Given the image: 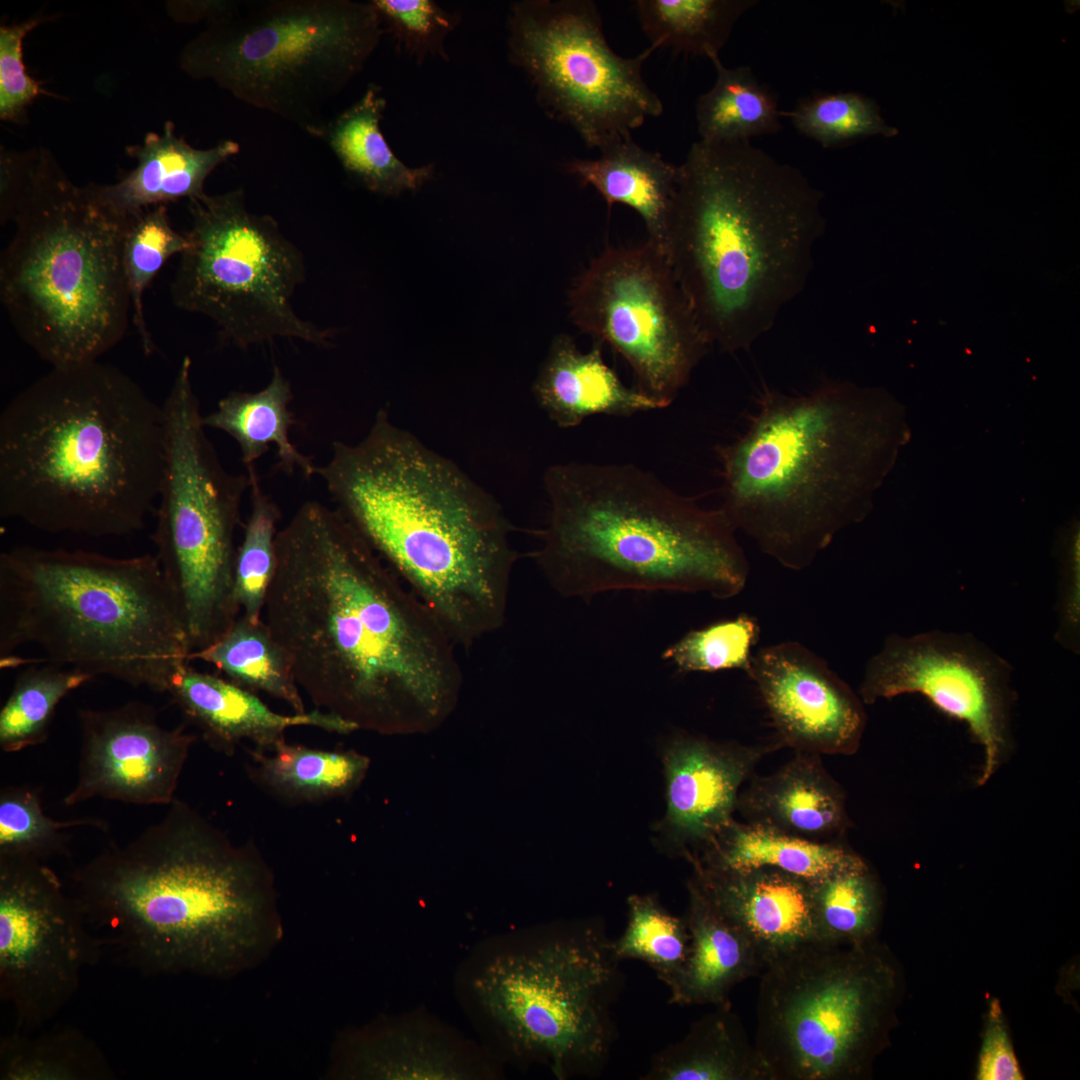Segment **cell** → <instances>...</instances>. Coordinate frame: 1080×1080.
<instances>
[{"instance_id":"cell-1","label":"cell","mask_w":1080,"mask_h":1080,"mask_svg":"<svg viewBox=\"0 0 1080 1080\" xmlns=\"http://www.w3.org/2000/svg\"><path fill=\"white\" fill-rule=\"evenodd\" d=\"M263 620L302 693L356 730L427 733L457 706L458 643L336 508L279 529Z\"/></svg>"},{"instance_id":"cell-2","label":"cell","mask_w":1080,"mask_h":1080,"mask_svg":"<svg viewBox=\"0 0 1080 1080\" xmlns=\"http://www.w3.org/2000/svg\"><path fill=\"white\" fill-rule=\"evenodd\" d=\"M78 868L74 896L104 950L146 976L226 979L263 961L283 927L274 874L189 804Z\"/></svg>"},{"instance_id":"cell-3","label":"cell","mask_w":1080,"mask_h":1080,"mask_svg":"<svg viewBox=\"0 0 1080 1080\" xmlns=\"http://www.w3.org/2000/svg\"><path fill=\"white\" fill-rule=\"evenodd\" d=\"M336 509L459 646L500 629L519 558L495 497L380 409L316 468Z\"/></svg>"},{"instance_id":"cell-4","label":"cell","mask_w":1080,"mask_h":1080,"mask_svg":"<svg viewBox=\"0 0 1080 1080\" xmlns=\"http://www.w3.org/2000/svg\"><path fill=\"white\" fill-rule=\"evenodd\" d=\"M826 228L823 194L751 140L704 142L679 165L667 260L712 347L772 329L807 285Z\"/></svg>"},{"instance_id":"cell-5","label":"cell","mask_w":1080,"mask_h":1080,"mask_svg":"<svg viewBox=\"0 0 1080 1080\" xmlns=\"http://www.w3.org/2000/svg\"><path fill=\"white\" fill-rule=\"evenodd\" d=\"M164 466L162 405L99 360L52 368L0 416V516L44 532L141 530Z\"/></svg>"},{"instance_id":"cell-6","label":"cell","mask_w":1080,"mask_h":1080,"mask_svg":"<svg viewBox=\"0 0 1080 1080\" xmlns=\"http://www.w3.org/2000/svg\"><path fill=\"white\" fill-rule=\"evenodd\" d=\"M904 435L882 396L849 382L767 390L745 431L719 450L720 507L762 553L804 570L863 517Z\"/></svg>"},{"instance_id":"cell-7","label":"cell","mask_w":1080,"mask_h":1080,"mask_svg":"<svg viewBox=\"0 0 1080 1080\" xmlns=\"http://www.w3.org/2000/svg\"><path fill=\"white\" fill-rule=\"evenodd\" d=\"M546 525L533 557L550 586L738 595L749 562L721 507L704 508L633 464L568 462L544 473Z\"/></svg>"},{"instance_id":"cell-8","label":"cell","mask_w":1080,"mask_h":1080,"mask_svg":"<svg viewBox=\"0 0 1080 1080\" xmlns=\"http://www.w3.org/2000/svg\"><path fill=\"white\" fill-rule=\"evenodd\" d=\"M0 219L15 225L0 258L1 303L21 339L52 368L98 361L124 337L131 300L127 217L91 184L70 180L44 148L2 150Z\"/></svg>"},{"instance_id":"cell-9","label":"cell","mask_w":1080,"mask_h":1080,"mask_svg":"<svg viewBox=\"0 0 1080 1080\" xmlns=\"http://www.w3.org/2000/svg\"><path fill=\"white\" fill-rule=\"evenodd\" d=\"M43 660L167 692L192 649L155 555L15 547L0 555V658Z\"/></svg>"},{"instance_id":"cell-10","label":"cell","mask_w":1080,"mask_h":1080,"mask_svg":"<svg viewBox=\"0 0 1080 1080\" xmlns=\"http://www.w3.org/2000/svg\"><path fill=\"white\" fill-rule=\"evenodd\" d=\"M382 23L371 1H231L185 45L180 67L322 138L327 105L363 69Z\"/></svg>"},{"instance_id":"cell-11","label":"cell","mask_w":1080,"mask_h":1080,"mask_svg":"<svg viewBox=\"0 0 1080 1080\" xmlns=\"http://www.w3.org/2000/svg\"><path fill=\"white\" fill-rule=\"evenodd\" d=\"M754 1045L769 1080H860L890 1044L900 966L877 940L812 942L760 973Z\"/></svg>"},{"instance_id":"cell-12","label":"cell","mask_w":1080,"mask_h":1080,"mask_svg":"<svg viewBox=\"0 0 1080 1080\" xmlns=\"http://www.w3.org/2000/svg\"><path fill=\"white\" fill-rule=\"evenodd\" d=\"M620 962L604 923L587 918L498 955L473 991L516 1056L559 1080L594 1077L616 1039Z\"/></svg>"},{"instance_id":"cell-13","label":"cell","mask_w":1080,"mask_h":1080,"mask_svg":"<svg viewBox=\"0 0 1080 1080\" xmlns=\"http://www.w3.org/2000/svg\"><path fill=\"white\" fill-rule=\"evenodd\" d=\"M191 369L185 356L162 404L165 466L152 539L195 652L216 642L241 615L235 533L251 479L222 465L205 432Z\"/></svg>"},{"instance_id":"cell-14","label":"cell","mask_w":1080,"mask_h":1080,"mask_svg":"<svg viewBox=\"0 0 1080 1080\" xmlns=\"http://www.w3.org/2000/svg\"><path fill=\"white\" fill-rule=\"evenodd\" d=\"M189 212L190 246L170 285L178 308L208 317L239 348L276 338L328 344L331 331L292 306L304 258L272 216L251 212L242 189L190 199Z\"/></svg>"},{"instance_id":"cell-15","label":"cell","mask_w":1080,"mask_h":1080,"mask_svg":"<svg viewBox=\"0 0 1080 1080\" xmlns=\"http://www.w3.org/2000/svg\"><path fill=\"white\" fill-rule=\"evenodd\" d=\"M508 46L510 59L531 80L543 109L592 149L630 136L663 112L642 73L657 49L650 45L634 57L618 55L591 0L513 4Z\"/></svg>"},{"instance_id":"cell-16","label":"cell","mask_w":1080,"mask_h":1080,"mask_svg":"<svg viewBox=\"0 0 1080 1080\" xmlns=\"http://www.w3.org/2000/svg\"><path fill=\"white\" fill-rule=\"evenodd\" d=\"M570 317L627 362L635 388L668 407L712 345L667 258L646 242L607 247L569 291Z\"/></svg>"},{"instance_id":"cell-17","label":"cell","mask_w":1080,"mask_h":1080,"mask_svg":"<svg viewBox=\"0 0 1080 1080\" xmlns=\"http://www.w3.org/2000/svg\"><path fill=\"white\" fill-rule=\"evenodd\" d=\"M105 952L74 895L45 862L0 855V998L29 1033L74 998Z\"/></svg>"},{"instance_id":"cell-18","label":"cell","mask_w":1080,"mask_h":1080,"mask_svg":"<svg viewBox=\"0 0 1080 1080\" xmlns=\"http://www.w3.org/2000/svg\"><path fill=\"white\" fill-rule=\"evenodd\" d=\"M1011 665L971 634L889 635L866 665L863 703L916 693L965 723L984 749L978 783L998 768L1007 746Z\"/></svg>"},{"instance_id":"cell-19","label":"cell","mask_w":1080,"mask_h":1080,"mask_svg":"<svg viewBox=\"0 0 1080 1080\" xmlns=\"http://www.w3.org/2000/svg\"><path fill=\"white\" fill-rule=\"evenodd\" d=\"M81 748L77 781L67 806L93 798L136 805H169L197 737L179 725L162 727L156 711L130 702L78 712Z\"/></svg>"},{"instance_id":"cell-20","label":"cell","mask_w":1080,"mask_h":1080,"mask_svg":"<svg viewBox=\"0 0 1080 1080\" xmlns=\"http://www.w3.org/2000/svg\"><path fill=\"white\" fill-rule=\"evenodd\" d=\"M747 675L779 746L819 755H852L858 750L866 725L863 701L803 644L784 641L760 648Z\"/></svg>"},{"instance_id":"cell-21","label":"cell","mask_w":1080,"mask_h":1080,"mask_svg":"<svg viewBox=\"0 0 1080 1080\" xmlns=\"http://www.w3.org/2000/svg\"><path fill=\"white\" fill-rule=\"evenodd\" d=\"M778 743H718L689 734L664 751L663 847L692 863L733 818L741 787Z\"/></svg>"},{"instance_id":"cell-22","label":"cell","mask_w":1080,"mask_h":1080,"mask_svg":"<svg viewBox=\"0 0 1080 1080\" xmlns=\"http://www.w3.org/2000/svg\"><path fill=\"white\" fill-rule=\"evenodd\" d=\"M167 693L204 741L228 756L244 741L255 749L272 751L286 740L285 733L292 727H316L337 734L356 731L345 720L317 708L291 715L278 713L256 693L226 677L197 670L189 662L172 675Z\"/></svg>"},{"instance_id":"cell-23","label":"cell","mask_w":1080,"mask_h":1080,"mask_svg":"<svg viewBox=\"0 0 1080 1080\" xmlns=\"http://www.w3.org/2000/svg\"><path fill=\"white\" fill-rule=\"evenodd\" d=\"M692 866V878L712 904L751 939L764 965L817 942L807 880L772 867Z\"/></svg>"},{"instance_id":"cell-24","label":"cell","mask_w":1080,"mask_h":1080,"mask_svg":"<svg viewBox=\"0 0 1080 1080\" xmlns=\"http://www.w3.org/2000/svg\"><path fill=\"white\" fill-rule=\"evenodd\" d=\"M736 810L745 822L815 842L842 841L850 826L842 786L821 755H795L767 775H752Z\"/></svg>"},{"instance_id":"cell-25","label":"cell","mask_w":1080,"mask_h":1080,"mask_svg":"<svg viewBox=\"0 0 1080 1080\" xmlns=\"http://www.w3.org/2000/svg\"><path fill=\"white\" fill-rule=\"evenodd\" d=\"M327 1075L357 1080H464L478 1073L461 1051L431 1029L384 1020L339 1036Z\"/></svg>"},{"instance_id":"cell-26","label":"cell","mask_w":1080,"mask_h":1080,"mask_svg":"<svg viewBox=\"0 0 1080 1080\" xmlns=\"http://www.w3.org/2000/svg\"><path fill=\"white\" fill-rule=\"evenodd\" d=\"M239 150L229 139L208 149L195 148L167 121L161 133H147L142 143L126 147L137 163L119 181L90 184L106 208L126 218L148 207L203 195L207 177Z\"/></svg>"},{"instance_id":"cell-27","label":"cell","mask_w":1080,"mask_h":1080,"mask_svg":"<svg viewBox=\"0 0 1080 1080\" xmlns=\"http://www.w3.org/2000/svg\"><path fill=\"white\" fill-rule=\"evenodd\" d=\"M683 916L690 942L686 960L666 985L669 1003L680 1006L731 1004L730 993L760 974L764 962L751 939L728 920L691 877Z\"/></svg>"},{"instance_id":"cell-28","label":"cell","mask_w":1080,"mask_h":1080,"mask_svg":"<svg viewBox=\"0 0 1080 1080\" xmlns=\"http://www.w3.org/2000/svg\"><path fill=\"white\" fill-rule=\"evenodd\" d=\"M533 393L548 418L565 429L596 414L630 416L664 408L620 380L605 363L600 343L582 352L564 334L553 340L534 381Z\"/></svg>"},{"instance_id":"cell-29","label":"cell","mask_w":1080,"mask_h":1080,"mask_svg":"<svg viewBox=\"0 0 1080 1080\" xmlns=\"http://www.w3.org/2000/svg\"><path fill=\"white\" fill-rule=\"evenodd\" d=\"M599 151L596 159L568 161L565 170L582 185L592 186L609 206L622 204L633 209L644 222L646 242L667 258L679 165L642 148L631 135Z\"/></svg>"},{"instance_id":"cell-30","label":"cell","mask_w":1080,"mask_h":1080,"mask_svg":"<svg viewBox=\"0 0 1080 1080\" xmlns=\"http://www.w3.org/2000/svg\"><path fill=\"white\" fill-rule=\"evenodd\" d=\"M245 771L264 794L287 806L350 796L364 781L370 760L354 750L311 748L286 740L272 751L244 748Z\"/></svg>"},{"instance_id":"cell-31","label":"cell","mask_w":1080,"mask_h":1080,"mask_svg":"<svg viewBox=\"0 0 1080 1080\" xmlns=\"http://www.w3.org/2000/svg\"><path fill=\"white\" fill-rule=\"evenodd\" d=\"M643 1080H769L731 1004L714 1006L679 1041L657 1052Z\"/></svg>"},{"instance_id":"cell-32","label":"cell","mask_w":1080,"mask_h":1080,"mask_svg":"<svg viewBox=\"0 0 1080 1080\" xmlns=\"http://www.w3.org/2000/svg\"><path fill=\"white\" fill-rule=\"evenodd\" d=\"M385 108L381 89L370 84L354 104L330 119L321 139L343 169L368 190L398 196L428 182L434 165L412 168L393 153L380 129Z\"/></svg>"},{"instance_id":"cell-33","label":"cell","mask_w":1080,"mask_h":1080,"mask_svg":"<svg viewBox=\"0 0 1080 1080\" xmlns=\"http://www.w3.org/2000/svg\"><path fill=\"white\" fill-rule=\"evenodd\" d=\"M292 397L289 381L274 366L272 377L263 389L230 392L219 400L215 411L202 417V422L205 428L225 432L237 442L247 470L255 468V462L273 446L282 471L287 474L299 471L310 479L317 467L289 437L295 423L289 410Z\"/></svg>"},{"instance_id":"cell-34","label":"cell","mask_w":1080,"mask_h":1080,"mask_svg":"<svg viewBox=\"0 0 1080 1080\" xmlns=\"http://www.w3.org/2000/svg\"><path fill=\"white\" fill-rule=\"evenodd\" d=\"M858 856L843 840L815 842L733 819L691 864L717 869L772 867L810 881Z\"/></svg>"},{"instance_id":"cell-35","label":"cell","mask_w":1080,"mask_h":1080,"mask_svg":"<svg viewBox=\"0 0 1080 1080\" xmlns=\"http://www.w3.org/2000/svg\"><path fill=\"white\" fill-rule=\"evenodd\" d=\"M190 659L213 665L235 684L278 699L294 713L307 712L287 654L263 619L240 615L223 636L192 652Z\"/></svg>"},{"instance_id":"cell-36","label":"cell","mask_w":1080,"mask_h":1080,"mask_svg":"<svg viewBox=\"0 0 1080 1080\" xmlns=\"http://www.w3.org/2000/svg\"><path fill=\"white\" fill-rule=\"evenodd\" d=\"M808 885L817 942L855 945L877 940L882 890L860 855Z\"/></svg>"},{"instance_id":"cell-37","label":"cell","mask_w":1080,"mask_h":1080,"mask_svg":"<svg viewBox=\"0 0 1080 1080\" xmlns=\"http://www.w3.org/2000/svg\"><path fill=\"white\" fill-rule=\"evenodd\" d=\"M708 59L716 70L712 88L696 102L700 141L750 140L781 129L782 111L775 95L748 66L726 67L720 55Z\"/></svg>"},{"instance_id":"cell-38","label":"cell","mask_w":1080,"mask_h":1080,"mask_svg":"<svg viewBox=\"0 0 1080 1080\" xmlns=\"http://www.w3.org/2000/svg\"><path fill=\"white\" fill-rule=\"evenodd\" d=\"M1 1080H110L115 1072L81 1030L59 1026L36 1036L17 1032L0 1042Z\"/></svg>"},{"instance_id":"cell-39","label":"cell","mask_w":1080,"mask_h":1080,"mask_svg":"<svg viewBox=\"0 0 1080 1080\" xmlns=\"http://www.w3.org/2000/svg\"><path fill=\"white\" fill-rule=\"evenodd\" d=\"M755 0H637L642 31L656 49L709 57L719 55L738 20Z\"/></svg>"},{"instance_id":"cell-40","label":"cell","mask_w":1080,"mask_h":1080,"mask_svg":"<svg viewBox=\"0 0 1080 1080\" xmlns=\"http://www.w3.org/2000/svg\"><path fill=\"white\" fill-rule=\"evenodd\" d=\"M93 678L52 663L20 673L0 711L1 749L13 753L43 743L61 700Z\"/></svg>"},{"instance_id":"cell-41","label":"cell","mask_w":1080,"mask_h":1080,"mask_svg":"<svg viewBox=\"0 0 1080 1080\" xmlns=\"http://www.w3.org/2000/svg\"><path fill=\"white\" fill-rule=\"evenodd\" d=\"M190 246L187 234L176 231L167 206L156 205L127 217L123 266L131 300L132 322L146 354L155 350L145 319L144 293L165 263Z\"/></svg>"},{"instance_id":"cell-42","label":"cell","mask_w":1080,"mask_h":1080,"mask_svg":"<svg viewBox=\"0 0 1080 1080\" xmlns=\"http://www.w3.org/2000/svg\"><path fill=\"white\" fill-rule=\"evenodd\" d=\"M247 473L251 479L250 513L236 551L235 595L241 615L251 621H260L275 571L277 524L281 511L261 487L255 468Z\"/></svg>"},{"instance_id":"cell-43","label":"cell","mask_w":1080,"mask_h":1080,"mask_svg":"<svg viewBox=\"0 0 1080 1080\" xmlns=\"http://www.w3.org/2000/svg\"><path fill=\"white\" fill-rule=\"evenodd\" d=\"M628 920L613 950L620 960H640L667 985L682 968L689 949L684 917L667 911L654 895L633 894L627 899Z\"/></svg>"},{"instance_id":"cell-44","label":"cell","mask_w":1080,"mask_h":1080,"mask_svg":"<svg viewBox=\"0 0 1080 1080\" xmlns=\"http://www.w3.org/2000/svg\"><path fill=\"white\" fill-rule=\"evenodd\" d=\"M783 116L801 134L825 148L899 133L886 123L873 99L854 92L816 94L801 100L792 110L782 111Z\"/></svg>"},{"instance_id":"cell-45","label":"cell","mask_w":1080,"mask_h":1080,"mask_svg":"<svg viewBox=\"0 0 1080 1080\" xmlns=\"http://www.w3.org/2000/svg\"><path fill=\"white\" fill-rule=\"evenodd\" d=\"M757 620L746 613L687 632L662 658L681 673L740 669L747 673L759 640Z\"/></svg>"},{"instance_id":"cell-46","label":"cell","mask_w":1080,"mask_h":1080,"mask_svg":"<svg viewBox=\"0 0 1080 1080\" xmlns=\"http://www.w3.org/2000/svg\"><path fill=\"white\" fill-rule=\"evenodd\" d=\"M103 828L102 821H57L44 813L37 794L8 787L0 796V855L31 857L45 862L66 850V831L78 826Z\"/></svg>"},{"instance_id":"cell-47","label":"cell","mask_w":1080,"mask_h":1080,"mask_svg":"<svg viewBox=\"0 0 1080 1080\" xmlns=\"http://www.w3.org/2000/svg\"><path fill=\"white\" fill-rule=\"evenodd\" d=\"M405 50L417 60L427 56L447 59L444 48L447 35L459 22L450 13L430 0H373L371 1Z\"/></svg>"},{"instance_id":"cell-48","label":"cell","mask_w":1080,"mask_h":1080,"mask_svg":"<svg viewBox=\"0 0 1080 1080\" xmlns=\"http://www.w3.org/2000/svg\"><path fill=\"white\" fill-rule=\"evenodd\" d=\"M47 18L32 17L23 22L0 27V118L20 122L26 108L45 93L23 63V40Z\"/></svg>"},{"instance_id":"cell-49","label":"cell","mask_w":1080,"mask_h":1080,"mask_svg":"<svg viewBox=\"0 0 1080 1080\" xmlns=\"http://www.w3.org/2000/svg\"><path fill=\"white\" fill-rule=\"evenodd\" d=\"M976 1079H1024L1004 1012L996 998L989 1002L985 1016Z\"/></svg>"},{"instance_id":"cell-50","label":"cell","mask_w":1080,"mask_h":1080,"mask_svg":"<svg viewBox=\"0 0 1080 1080\" xmlns=\"http://www.w3.org/2000/svg\"><path fill=\"white\" fill-rule=\"evenodd\" d=\"M231 1H182L170 5V13L180 21L192 22L206 19L207 22L223 12Z\"/></svg>"}]
</instances>
